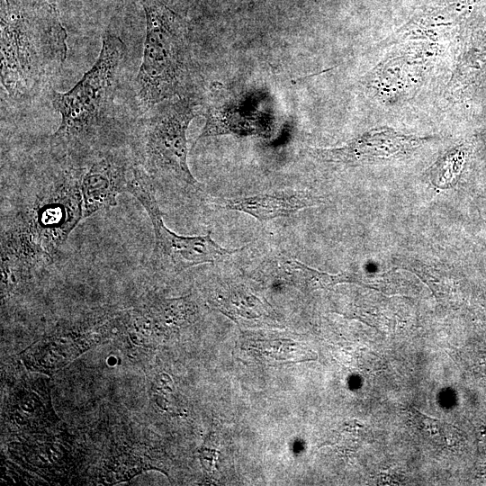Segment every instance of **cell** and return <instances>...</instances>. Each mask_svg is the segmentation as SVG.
I'll return each instance as SVG.
<instances>
[{
	"mask_svg": "<svg viewBox=\"0 0 486 486\" xmlns=\"http://www.w3.org/2000/svg\"><path fill=\"white\" fill-rule=\"evenodd\" d=\"M1 83L10 98L32 101L49 89L67 58L68 33L48 0H1Z\"/></svg>",
	"mask_w": 486,
	"mask_h": 486,
	"instance_id": "obj_1",
	"label": "cell"
},
{
	"mask_svg": "<svg viewBox=\"0 0 486 486\" xmlns=\"http://www.w3.org/2000/svg\"><path fill=\"white\" fill-rule=\"evenodd\" d=\"M125 54L123 40L105 32L94 65L68 92L52 91L51 103L61 118L50 139L55 158L81 159L112 146L115 97Z\"/></svg>",
	"mask_w": 486,
	"mask_h": 486,
	"instance_id": "obj_2",
	"label": "cell"
},
{
	"mask_svg": "<svg viewBox=\"0 0 486 486\" xmlns=\"http://www.w3.org/2000/svg\"><path fill=\"white\" fill-rule=\"evenodd\" d=\"M56 159L58 166L22 194L18 208L8 221H3L1 232L29 246L51 264L83 220L79 168L68 159Z\"/></svg>",
	"mask_w": 486,
	"mask_h": 486,
	"instance_id": "obj_3",
	"label": "cell"
},
{
	"mask_svg": "<svg viewBox=\"0 0 486 486\" xmlns=\"http://www.w3.org/2000/svg\"><path fill=\"white\" fill-rule=\"evenodd\" d=\"M140 2L145 14L146 37L134 89L142 114L165 100L192 94V58L184 20L159 0Z\"/></svg>",
	"mask_w": 486,
	"mask_h": 486,
	"instance_id": "obj_4",
	"label": "cell"
},
{
	"mask_svg": "<svg viewBox=\"0 0 486 486\" xmlns=\"http://www.w3.org/2000/svg\"><path fill=\"white\" fill-rule=\"evenodd\" d=\"M198 104L194 94L176 96L141 114L133 130L130 150L153 182L171 181L200 190L201 184L188 166L186 138Z\"/></svg>",
	"mask_w": 486,
	"mask_h": 486,
	"instance_id": "obj_5",
	"label": "cell"
},
{
	"mask_svg": "<svg viewBox=\"0 0 486 486\" xmlns=\"http://www.w3.org/2000/svg\"><path fill=\"white\" fill-rule=\"evenodd\" d=\"M128 193L140 202L150 219L155 236L150 264L157 270L180 273L198 265L213 264L243 248L221 247L212 239L211 231L204 235L183 236L168 229L163 220L154 182L140 166L130 181Z\"/></svg>",
	"mask_w": 486,
	"mask_h": 486,
	"instance_id": "obj_6",
	"label": "cell"
},
{
	"mask_svg": "<svg viewBox=\"0 0 486 486\" xmlns=\"http://www.w3.org/2000/svg\"><path fill=\"white\" fill-rule=\"evenodd\" d=\"M70 161L79 168L83 219L117 206V198L121 194L128 193L137 166L130 149L112 146Z\"/></svg>",
	"mask_w": 486,
	"mask_h": 486,
	"instance_id": "obj_7",
	"label": "cell"
},
{
	"mask_svg": "<svg viewBox=\"0 0 486 486\" xmlns=\"http://www.w3.org/2000/svg\"><path fill=\"white\" fill-rule=\"evenodd\" d=\"M427 139L407 135L390 127L366 131L341 147L307 148V155L324 162L359 165L408 156Z\"/></svg>",
	"mask_w": 486,
	"mask_h": 486,
	"instance_id": "obj_8",
	"label": "cell"
},
{
	"mask_svg": "<svg viewBox=\"0 0 486 486\" xmlns=\"http://www.w3.org/2000/svg\"><path fill=\"white\" fill-rule=\"evenodd\" d=\"M322 199L310 191L285 189L248 196L220 199V209L252 216L259 221L292 215L303 209L319 205Z\"/></svg>",
	"mask_w": 486,
	"mask_h": 486,
	"instance_id": "obj_9",
	"label": "cell"
},
{
	"mask_svg": "<svg viewBox=\"0 0 486 486\" xmlns=\"http://www.w3.org/2000/svg\"><path fill=\"white\" fill-rule=\"evenodd\" d=\"M212 303L234 320H255L267 314L266 304L238 284L220 286L215 292Z\"/></svg>",
	"mask_w": 486,
	"mask_h": 486,
	"instance_id": "obj_10",
	"label": "cell"
},
{
	"mask_svg": "<svg viewBox=\"0 0 486 486\" xmlns=\"http://www.w3.org/2000/svg\"><path fill=\"white\" fill-rule=\"evenodd\" d=\"M273 266L285 281L307 290L327 288L338 283L351 282L353 279L352 275L346 273L330 274L311 268L297 259L284 256H280Z\"/></svg>",
	"mask_w": 486,
	"mask_h": 486,
	"instance_id": "obj_11",
	"label": "cell"
},
{
	"mask_svg": "<svg viewBox=\"0 0 486 486\" xmlns=\"http://www.w3.org/2000/svg\"><path fill=\"white\" fill-rule=\"evenodd\" d=\"M464 158L462 148L449 151L431 167L430 178L439 188H447L458 180Z\"/></svg>",
	"mask_w": 486,
	"mask_h": 486,
	"instance_id": "obj_12",
	"label": "cell"
}]
</instances>
